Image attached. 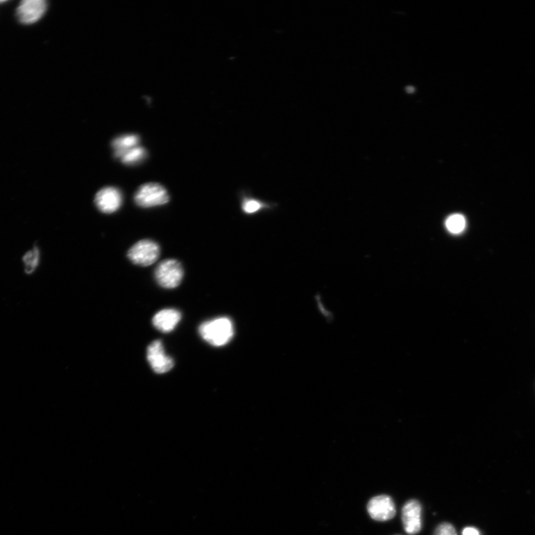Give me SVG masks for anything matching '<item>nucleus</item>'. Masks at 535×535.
Masks as SVG:
<instances>
[{
	"instance_id": "obj_1",
	"label": "nucleus",
	"mask_w": 535,
	"mask_h": 535,
	"mask_svg": "<svg viewBox=\"0 0 535 535\" xmlns=\"http://www.w3.org/2000/svg\"><path fill=\"white\" fill-rule=\"evenodd\" d=\"M199 332L209 344L222 347L230 342L234 335V328L229 317H222L203 323Z\"/></svg>"
},
{
	"instance_id": "obj_2",
	"label": "nucleus",
	"mask_w": 535,
	"mask_h": 535,
	"mask_svg": "<svg viewBox=\"0 0 535 535\" xmlns=\"http://www.w3.org/2000/svg\"><path fill=\"white\" fill-rule=\"evenodd\" d=\"M183 277V268L179 261L173 259L162 261L155 270L156 282L159 286L165 289H172L178 287Z\"/></svg>"
},
{
	"instance_id": "obj_3",
	"label": "nucleus",
	"mask_w": 535,
	"mask_h": 535,
	"mask_svg": "<svg viewBox=\"0 0 535 535\" xmlns=\"http://www.w3.org/2000/svg\"><path fill=\"white\" fill-rule=\"evenodd\" d=\"M134 200L138 206L150 209L161 206L168 203L169 196L167 190L160 184L146 183L136 191Z\"/></svg>"
},
{
	"instance_id": "obj_4",
	"label": "nucleus",
	"mask_w": 535,
	"mask_h": 535,
	"mask_svg": "<svg viewBox=\"0 0 535 535\" xmlns=\"http://www.w3.org/2000/svg\"><path fill=\"white\" fill-rule=\"evenodd\" d=\"M160 256V247L151 240H142L135 243L128 253L133 264L140 266L153 265Z\"/></svg>"
},
{
	"instance_id": "obj_5",
	"label": "nucleus",
	"mask_w": 535,
	"mask_h": 535,
	"mask_svg": "<svg viewBox=\"0 0 535 535\" xmlns=\"http://www.w3.org/2000/svg\"><path fill=\"white\" fill-rule=\"evenodd\" d=\"M423 506L416 499L407 501L402 508V522L405 532L416 535L423 529Z\"/></svg>"
},
{
	"instance_id": "obj_6",
	"label": "nucleus",
	"mask_w": 535,
	"mask_h": 535,
	"mask_svg": "<svg viewBox=\"0 0 535 535\" xmlns=\"http://www.w3.org/2000/svg\"><path fill=\"white\" fill-rule=\"evenodd\" d=\"M367 510L370 517L378 522L389 521L396 515L394 500L386 495L372 497L368 504Z\"/></svg>"
},
{
	"instance_id": "obj_7",
	"label": "nucleus",
	"mask_w": 535,
	"mask_h": 535,
	"mask_svg": "<svg viewBox=\"0 0 535 535\" xmlns=\"http://www.w3.org/2000/svg\"><path fill=\"white\" fill-rule=\"evenodd\" d=\"M96 206L104 213L110 214L116 212L123 203L121 190L114 187H107L100 190L95 198Z\"/></svg>"
},
{
	"instance_id": "obj_8",
	"label": "nucleus",
	"mask_w": 535,
	"mask_h": 535,
	"mask_svg": "<svg viewBox=\"0 0 535 535\" xmlns=\"http://www.w3.org/2000/svg\"><path fill=\"white\" fill-rule=\"evenodd\" d=\"M147 360L152 369L158 374L169 372L174 368L173 359L165 354L162 341L156 340L148 347Z\"/></svg>"
},
{
	"instance_id": "obj_9",
	"label": "nucleus",
	"mask_w": 535,
	"mask_h": 535,
	"mask_svg": "<svg viewBox=\"0 0 535 535\" xmlns=\"http://www.w3.org/2000/svg\"><path fill=\"white\" fill-rule=\"evenodd\" d=\"M47 4L43 0H26L17 8V17L24 24H32L38 22L45 13Z\"/></svg>"
},
{
	"instance_id": "obj_10",
	"label": "nucleus",
	"mask_w": 535,
	"mask_h": 535,
	"mask_svg": "<svg viewBox=\"0 0 535 535\" xmlns=\"http://www.w3.org/2000/svg\"><path fill=\"white\" fill-rule=\"evenodd\" d=\"M181 313L174 309L163 310L155 315L153 319L154 326L163 333H170L181 320Z\"/></svg>"
},
{
	"instance_id": "obj_11",
	"label": "nucleus",
	"mask_w": 535,
	"mask_h": 535,
	"mask_svg": "<svg viewBox=\"0 0 535 535\" xmlns=\"http://www.w3.org/2000/svg\"><path fill=\"white\" fill-rule=\"evenodd\" d=\"M139 142L138 136L133 135H125L114 140L112 146L115 150V156L121 158L125 153L138 146Z\"/></svg>"
},
{
	"instance_id": "obj_12",
	"label": "nucleus",
	"mask_w": 535,
	"mask_h": 535,
	"mask_svg": "<svg viewBox=\"0 0 535 535\" xmlns=\"http://www.w3.org/2000/svg\"><path fill=\"white\" fill-rule=\"evenodd\" d=\"M146 156L144 148L136 146L133 149L125 153L121 160L124 165H135L142 163Z\"/></svg>"
},
{
	"instance_id": "obj_13",
	"label": "nucleus",
	"mask_w": 535,
	"mask_h": 535,
	"mask_svg": "<svg viewBox=\"0 0 535 535\" xmlns=\"http://www.w3.org/2000/svg\"><path fill=\"white\" fill-rule=\"evenodd\" d=\"M447 229L452 234H459L464 232L466 227V220L461 214H453L446 220Z\"/></svg>"
},
{
	"instance_id": "obj_14",
	"label": "nucleus",
	"mask_w": 535,
	"mask_h": 535,
	"mask_svg": "<svg viewBox=\"0 0 535 535\" xmlns=\"http://www.w3.org/2000/svg\"><path fill=\"white\" fill-rule=\"evenodd\" d=\"M40 260V253L38 248L30 250L24 257L26 272L31 274L37 268Z\"/></svg>"
},
{
	"instance_id": "obj_15",
	"label": "nucleus",
	"mask_w": 535,
	"mask_h": 535,
	"mask_svg": "<svg viewBox=\"0 0 535 535\" xmlns=\"http://www.w3.org/2000/svg\"><path fill=\"white\" fill-rule=\"evenodd\" d=\"M432 535H458V534L452 523L443 522L436 527Z\"/></svg>"
},
{
	"instance_id": "obj_16",
	"label": "nucleus",
	"mask_w": 535,
	"mask_h": 535,
	"mask_svg": "<svg viewBox=\"0 0 535 535\" xmlns=\"http://www.w3.org/2000/svg\"><path fill=\"white\" fill-rule=\"evenodd\" d=\"M262 207V204L256 200H248L243 204V211L247 213H253Z\"/></svg>"
},
{
	"instance_id": "obj_17",
	"label": "nucleus",
	"mask_w": 535,
	"mask_h": 535,
	"mask_svg": "<svg viewBox=\"0 0 535 535\" xmlns=\"http://www.w3.org/2000/svg\"><path fill=\"white\" fill-rule=\"evenodd\" d=\"M462 535H481L480 532L474 527H466L462 531Z\"/></svg>"
},
{
	"instance_id": "obj_18",
	"label": "nucleus",
	"mask_w": 535,
	"mask_h": 535,
	"mask_svg": "<svg viewBox=\"0 0 535 535\" xmlns=\"http://www.w3.org/2000/svg\"><path fill=\"white\" fill-rule=\"evenodd\" d=\"M395 535H402V534H395Z\"/></svg>"
}]
</instances>
